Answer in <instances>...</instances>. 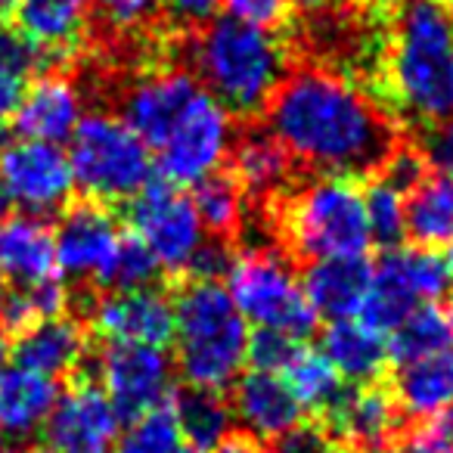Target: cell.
<instances>
[{
	"label": "cell",
	"instance_id": "cell-2",
	"mask_svg": "<svg viewBox=\"0 0 453 453\" xmlns=\"http://www.w3.org/2000/svg\"><path fill=\"white\" fill-rule=\"evenodd\" d=\"M364 90L419 131L453 119V16L444 0H385L376 65Z\"/></svg>",
	"mask_w": 453,
	"mask_h": 453
},
{
	"label": "cell",
	"instance_id": "cell-28",
	"mask_svg": "<svg viewBox=\"0 0 453 453\" xmlns=\"http://www.w3.org/2000/svg\"><path fill=\"white\" fill-rule=\"evenodd\" d=\"M391 397H395L401 416L410 419H428L453 407V351L438 357L416 360V364L397 366L391 379Z\"/></svg>",
	"mask_w": 453,
	"mask_h": 453
},
{
	"label": "cell",
	"instance_id": "cell-54",
	"mask_svg": "<svg viewBox=\"0 0 453 453\" xmlns=\"http://www.w3.org/2000/svg\"><path fill=\"white\" fill-rule=\"evenodd\" d=\"M447 265H450V273H453V246H450V252H447Z\"/></svg>",
	"mask_w": 453,
	"mask_h": 453
},
{
	"label": "cell",
	"instance_id": "cell-41",
	"mask_svg": "<svg viewBox=\"0 0 453 453\" xmlns=\"http://www.w3.org/2000/svg\"><path fill=\"white\" fill-rule=\"evenodd\" d=\"M401 453H453V407L416 422Z\"/></svg>",
	"mask_w": 453,
	"mask_h": 453
},
{
	"label": "cell",
	"instance_id": "cell-39",
	"mask_svg": "<svg viewBox=\"0 0 453 453\" xmlns=\"http://www.w3.org/2000/svg\"><path fill=\"white\" fill-rule=\"evenodd\" d=\"M226 16L265 32H286L292 26V0H224Z\"/></svg>",
	"mask_w": 453,
	"mask_h": 453
},
{
	"label": "cell",
	"instance_id": "cell-43",
	"mask_svg": "<svg viewBox=\"0 0 453 453\" xmlns=\"http://www.w3.org/2000/svg\"><path fill=\"white\" fill-rule=\"evenodd\" d=\"M335 441L320 422H298L296 428L277 438V450L273 453H335Z\"/></svg>",
	"mask_w": 453,
	"mask_h": 453
},
{
	"label": "cell",
	"instance_id": "cell-58",
	"mask_svg": "<svg viewBox=\"0 0 453 453\" xmlns=\"http://www.w3.org/2000/svg\"><path fill=\"white\" fill-rule=\"evenodd\" d=\"M450 317H453V298H450Z\"/></svg>",
	"mask_w": 453,
	"mask_h": 453
},
{
	"label": "cell",
	"instance_id": "cell-29",
	"mask_svg": "<svg viewBox=\"0 0 453 453\" xmlns=\"http://www.w3.org/2000/svg\"><path fill=\"white\" fill-rule=\"evenodd\" d=\"M407 236L419 249L453 246V180L428 171L407 196Z\"/></svg>",
	"mask_w": 453,
	"mask_h": 453
},
{
	"label": "cell",
	"instance_id": "cell-49",
	"mask_svg": "<svg viewBox=\"0 0 453 453\" xmlns=\"http://www.w3.org/2000/svg\"><path fill=\"white\" fill-rule=\"evenodd\" d=\"M16 0H0V32H7V22L13 19Z\"/></svg>",
	"mask_w": 453,
	"mask_h": 453
},
{
	"label": "cell",
	"instance_id": "cell-50",
	"mask_svg": "<svg viewBox=\"0 0 453 453\" xmlns=\"http://www.w3.org/2000/svg\"><path fill=\"white\" fill-rule=\"evenodd\" d=\"M354 453H401V450H395L388 444H379V447H364V450H354Z\"/></svg>",
	"mask_w": 453,
	"mask_h": 453
},
{
	"label": "cell",
	"instance_id": "cell-16",
	"mask_svg": "<svg viewBox=\"0 0 453 453\" xmlns=\"http://www.w3.org/2000/svg\"><path fill=\"white\" fill-rule=\"evenodd\" d=\"M121 230L112 211L103 202L84 199L63 211L53 242H57V267L72 280H100L112 258Z\"/></svg>",
	"mask_w": 453,
	"mask_h": 453
},
{
	"label": "cell",
	"instance_id": "cell-48",
	"mask_svg": "<svg viewBox=\"0 0 453 453\" xmlns=\"http://www.w3.org/2000/svg\"><path fill=\"white\" fill-rule=\"evenodd\" d=\"M10 357H13V342H10V333L0 326V376L10 370Z\"/></svg>",
	"mask_w": 453,
	"mask_h": 453
},
{
	"label": "cell",
	"instance_id": "cell-38",
	"mask_svg": "<svg viewBox=\"0 0 453 453\" xmlns=\"http://www.w3.org/2000/svg\"><path fill=\"white\" fill-rule=\"evenodd\" d=\"M162 271L158 261L152 258V252L137 240L134 234H121L119 246H115L112 258H109L106 271L100 273L96 286L109 292H127V289H143L156 280V273Z\"/></svg>",
	"mask_w": 453,
	"mask_h": 453
},
{
	"label": "cell",
	"instance_id": "cell-14",
	"mask_svg": "<svg viewBox=\"0 0 453 453\" xmlns=\"http://www.w3.org/2000/svg\"><path fill=\"white\" fill-rule=\"evenodd\" d=\"M41 432L53 453H112L121 434V416L100 385L78 382L59 395Z\"/></svg>",
	"mask_w": 453,
	"mask_h": 453
},
{
	"label": "cell",
	"instance_id": "cell-35",
	"mask_svg": "<svg viewBox=\"0 0 453 453\" xmlns=\"http://www.w3.org/2000/svg\"><path fill=\"white\" fill-rule=\"evenodd\" d=\"M364 211L372 242H379L382 249L401 246V240L407 236V205L401 189L385 183L382 177H370L364 183Z\"/></svg>",
	"mask_w": 453,
	"mask_h": 453
},
{
	"label": "cell",
	"instance_id": "cell-21",
	"mask_svg": "<svg viewBox=\"0 0 453 453\" xmlns=\"http://www.w3.org/2000/svg\"><path fill=\"white\" fill-rule=\"evenodd\" d=\"M372 265L366 258H326L314 261L304 271L302 289L317 317L335 320H354L364 311L370 296Z\"/></svg>",
	"mask_w": 453,
	"mask_h": 453
},
{
	"label": "cell",
	"instance_id": "cell-22",
	"mask_svg": "<svg viewBox=\"0 0 453 453\" xmlns=\"http://www.w3.org/2000/svg\"><path fill=\"white\" fill-rule=\"evenodd\" d=\"M234 419L246 428L252 438H283L289 428L302 422V403L289 391V385L273 372L252 370L236 379L234 391Z\"/></svg>",
	"mask_w": 453,
	"mask_h": 453
},
{
	"label": "cell",
	"instance_id": "cell-40",
	"mask_svg": "<svg viewBox=\"0 0 453 453\" xmlns=\"http://www.w3.org/2000/svg\"><path fill=\"white\" fill-rule=\"evenodd\" d=\"M298 348H302V342L292 339V335L273 333V329H255L252 339H249V360H252L255 370L280 376L298 354Z\"/></svg>",
	"mask_w": 453,
	"mask_h": 453
},
{
	"label": "cell",
	"instance_id": "cell-51",
	"mask_svg": "<svg viewBox=\"0 0 453 453\" xmlns=\"http://www.w3.org/2000/svg\"><path fill=\"white\" fill-rule=\"evenodd\" d=\"M7 208H10V202H7V196L0 193V220L7 218Z\"/></svg>",
	"mask_w": 453,
	"mask_h": 453
},
{
	"label": "cell",
	"instance_id": "cell-42",
	"mask_svg": "<svg viewBox=\"0 0 453 453\" xmlns=\"http://www.w3.org/2000/svg\"><path fill=\"white\" fill-rule=\"evenodd\" d=\"M419 146L422 158H426L428 171L453 180V119L432 125L419 134V140H413Z\"/></svg>",
	"mask_w": 453,
	"mask_h": 453
},
{
	"label": "cell",
	"instance_id": "cell-37",
	"mask_svg": "<svg viewBox=\"0 0 453 453\" xmlns=\"http://www.w3.org/2000/svg\"><path fill=\"white\" fill-rule=\"evenodd\" d=\"M183 434L171 407H156L131 419L119 434L112 453H180Z\"/></svg>",
	"mask_w": 453,
	"mask_h": 453
},
{
	"label": "cell",
	"instance_id": "cell-11",
	"mask_svg": "<svg viewBox=\"0 0 453 453\" xmlns=\"http://www.w3.org/2000/svg\"><path fill=\"white\" fill-rule=\"evenodd\" d=\"M75 189L69 152L41 140L0 143V193L26 214H50L69 202Z\"/></svg>",
	"mask_w": 453,
	"mask_h": 453
},
{
	"label": "cell",
	"instance_id": "cell-3",
	"mask_svg": "<svg viewBox=\"0 0 453 453\" xmlns=\"http://www.w3.org/2000/svg\"><path fill=\"white\" fill-rule=\"evenodd\" d=\"M174 50L183 53L196 81L226 112H236L242 119L265 112L273 90L296 63L289 38L236 22L230 16L208 19L177 35Z\"/></svg>",
	"mask_w": 453,
	"mask_h": 453
},
{
	"label": "cell",
	"instance_id": "cell-36",
	"mask_svg": "<svg viewBox=\"0 0 453 453\" xmlns=\"http://www.w3.org/2000/svg\"><path fill=\"white\" fill-rule=\"evenodd\" d=\"M65 304H69V292L59 277L16 289L4 298V308H0L4 329H26L38 320H47V317H63Z\"/></svg>",
	"mask_w": 453,
	"mask_h": 453
},
{
	"label": "cell",
	"instance_id": "cell-34",
	"mask_svg": "<svg viewBox=\"0 0 453 453\" xmlns=\"http://www.w3.org/2000/svg\"><path fill=\"white\" fill-rule=\"evenodd\" d=\"M41 65V57L22 35L0 32V125L13 121L28 90V78Z\"/></svg>",
	"mask_w": 453,
	"mask_h": 453
},
{
	"label": "cell",
	"instance_id": "cell-31",
	"mask_svg": "<svg viewBox=\"0 0 453 453\" xmlns=\"http://www.w3.org/2000/svg\"><path fill=\"white\" fill-rule=\"evenodd\" d=\"M177 416L180 434L193 444V450H218L230 432H234V407L220 397V391L208 388H193L177 395V401L171 403Z\"/></svg>",
	"mask_w": 453,
	"mask_h": 453
},
{
	"label": "cell",
	"instance_id": "cell-5",
	"mask_svg": "<svg viewBox=\"0 0 453 453\" xmlns=\"http://www.w3.org/2000/svg\"><path fill=\"white\" fill-rule=\"evenodd\" d=\"M280 199V234L296 258L311 265L326 258H364L372 246L364 187L354 177L317 174Z\"/></svg>",
	"mask_w": 453,
	"mask_h": 453
},
{
	"label": "cell",
	"instance_id": "cell-25",
	"mask_svg": "<svg viewBox=\"0 0 453 453\" xmlns=\"http://www.w3.org/2000/svg\"><path fill=\"white\" fill-rule=\"evenodd\" d=\"M171 38H174V32L165 22L162 0H90L88 41L121 47Z\"/></svg>",
	"mask_w": 453,
	"mask_h": 453
},
{
	"label": "cell",
	"instance_id": "cell-33",
	"mask_svg": "<svg viewBox=\"0 0 453 453\" xmlns=\"http://www.w3.org/2000/svg\"><path fill=\"white\" fill-rule=\"evenodd\" d=\"M242 189L236 187V180L230 174H211L202 183H196L193 208L199 214L205 234H211L214 240H230L242 230V218H246V208H242Z\"/></svg>",
	"mask_w": 453,
	"mask_h": 453
},
{
	"label": "cell",
	"instance_id": "cell-6",
	"mask_svg": "<svg viewBox=\"0 0 453 453\" xmlns=\"http://www.w3.org/2000/svg\"><path fill=\"white\" fill-rule=\"evenodd\" d=\"M69 165L88 199L112 205L152 183L150 146L112 112H90L72 134Z\"/></svg>",
	"mask_w": 453,
	"mask_h": 453
},
{
	"label": "cell",
	"instance_id": "cell-13",
	"mask_svg": "<svg viewBox=\"0 0 453 453\" xmlns=\"http://www.w3.org/2000/svg\"><path fill=\"white\" fill-rule=\"evenodd\" d=\"M96 372L106 397L121 419H137L156 407H165L171 395L174 364L162 348L152 345H109L96 357Z\"/></svg>",
	"mask_w": 453,
	"mask_h": 453
},
{
	"label": "cell",
	"instance_id": "cell-52",
	"mask_svg": "<svg viewBox=\"0 0 453 453\" xmlns=\"http://www.w3.org/2000/svg\"><path fill=\"white\" fill-rule=\"evenodd\" d=\"M4 298H7V286H4V280H0V308H4Z\"/></svg>",
	"mask_w": 453,
	"mask_h": 453
},
{
	"label": "cell",
	"instance_id": "cell-7",
	"mask_svg": "<svg viewBox=\"0 0 453 453\" xmlns=\"http://www.w3.org/2000/svg\"><path fill=\"white\" fill-rule=\"evenodd\" d=\"M226 292L255 329H273L298 342L314 333L317 314L283 255L267 249L240 255L226 273Z\"/></svg>",
	"mask_w": 453,
	"mask_h": 453
},
{
	"label": "cell",
	"instance_id": "cell-17",
	"mask_svg": "<svg viewBox=\"0 0 453 453\" xmlns=\"http://www.w3.org/2000/svg\"><path fill=\"white\" fill-rule=\"evenodd\" d=\"M90 0H16V35L38 50L41 65H63L88 44Z\"/></svg>",
	"mask_w": 453,
	"mask_h": 453
},
{
	"label": "cell",
	"instance_id": "cell-9",
	"mask_svg": "<svg viewBox=\"0 0 453 453\" xmlns=\"http://www.w3.org/2000/svg\"><path fill=\"white\" fill-rule=\"evenodd\" d=\"M127 220L134 236L150 249L158 267L171 273H187L196 252L208 240L193 199L165 180H152L134 196Z\"/></svg>",
	"mask_w": 453,
	"mask_h": 453
},
{
	"label": "cell",
	"instance_id": "cell-32",
	"mask_svg": "<svg viewBox=\"0 0 453 453\" xmlns=\"http://www.w3.org/2000/svg\"><path fill=\"white\" fill-rule=\"evenodd\" d=\"M283 379L289 385V391L296 395V401L302 403V410H314V413L326 416V410L339 401L342 376L335 372V366L326 360L323 351L314 348H298V354L289 360V366L283 370Z\"/></svg>",
	"mask_w": 453,
	"mask_h": 453
},
{
	"label": "cell",
	"instance_id": "cell-57",
	"mask_svg": "<svg viewBox=\"0 0 453 453\" xmlns=\"http://www.w3.org/2000/svg\"><path fill=\"white\" fill-rule=\"evenodd\" d=\"M180 453H202V450H193V447H189V450H180Z\"/></svg>",
	"mask_w": 453,
	"mask_h": 453
},
{
	"label": "cell",
	"instance_id": "cell-18",
	"mask_svg": "<svg viewBox=\"0 0 453 453\" xmlns=\"http://www.w3.org/2000/svg\"><path fill=\"white\" fill-rule=\"evenodd\" d=\"M84 119V94L65 72L53 69L26 90V100L13 115V131L22 140L63 143L72 140Z\"/></svg>",
	"mask_w": 453,
	"mask_h": 453
},
{
	"label": "cell",
	"instance_id": "cell-19",
	"mask_svg": "<svg viewBox=\"0 0 453 453\" xmlns=\"http://www.w3.org/2000/svg\"><path fill=\"white\" fill-rule=\"evenodd\" d=\"M323 426L335 444L364 450V447L388 444L395 438L401 426V410L385 385H357L351 391H342L339 401L323 416Z\"/></svg>",
	"mask_w": 453,
	"mask_h": 453
},
{
	"label": "cell",
	"instance_id": "cell-24",
	"mask_svg": "<svg viewBox=\"0 0 453 453\" xmlns=\"http://www.w3.org/2000/svg\"><path fill=\"white\" fill-rule=\"evenodd\" d=\"M16 366H26L41 376H65L75 372L88 357V333L72 317H47L19 329L13 342Z\"/></svg>",
	"mask_w": 453,
	"mask_h": 453
},
{
	"label": "cell",
	"instance_id": "cell-4",
	"mask_svg": "<svg viewBox=\"0 0 453 453\" xmlns=\"http://www.w3.org/2000/svg\"><path fill=\"white\" fill-rule=\"evenodd\" d=\"M249 323L226 286L189 280L174 298V360L193 388L224 391L249 360Z\"/></svg>",
	"mask_w": 453,
	"mask_h": 453
},
{
	"label": "cell",
	"instance_id": "cell-15",
	"mask_svg": "<svg viewBox=\"0 0 453 453\" xmlns=\"http://www.w3.org/2000/svg\"><path fill=\"white\" fill-rule=\"evenodd\" d=\"M90 320L109 345L162 348L174 339V298L156 286L109 292L96 298Z\"/></svg>",
	"mask_w": 453,
	"mask_h": 453
},
{
	"label": "cell",
	"instance_id": "cell-30",
	"mask_svg": "<svg viewBox=\"0 0 453 453\" xmlns=\"http://www.w3.org/2000/svg\"><path fill=\"white\" fill-rule=\"evenodd\" d=\"M453 351V317L438 304H422L388 333V360L397 366Z\"/></svg>",
	"mask_w": 453,
	"mask_h": 453
},
{
	"label": "cell",
	"instance_id": "cell-44",
	"mask_svg": "<svg viewBox=\"0 0 453 453\" xmlns=\"http://www.w3.org/2000/svg\"><path fill=\"white\" fill-rule=\"evenodd\" d=\"M234 249H230V242L226 240H205L202 242V249L196 252L193 265H189V277L193 280H214L218 283V277H226L230 273V267H234Z\"/></svg>",
	"mask_w": 453,
	"mask_h": 453
},
{
	"label": "cell",
	"instance_id": "cell-10",
	"mask_svg": "<svg viewBox=\"0 0 453 453\" xmlns=\"http://www.w3.org/2000/svg\"><path fill=\"white\" fill-rule=\"evenodd\" d=\"M234 119L214 100L208 90H202L199 100L189 106V112L177 121L162 146L156 150V165L165 183H202L205 177L218 174V168L230 156L234 146Z\"/></svg>",
	"mask_w": 453,
	"mask_h": 453
},
{
	"label": "cell",
	"instance_id": "cell-46",
	"mask_svg": "<svg viewBox=\"0 0 453 453\" xmlns=\"http://www.w3.org/2000/svg\"><path fill=\"white\" fill-rule=\"evenodd\" d=\"M351 4H360V0H292V13H302L304 19H314V16L335 13V10H345Z\"/></svg>",
	"mask_w": 453,
	"mask_h": 453
},
{
	"label": "cell",
	"instance_id": "cell-53",
	"mask_svg": "<svg viewBox=\"0 0 453 453\" xmlns=\"http://www.w3.org/2000/svg\"><path fill=\"white\" fill-rule=\"evenodd\" d=\"M0 453H7V434L0 432Z\"/></svg>",
	"mask_w": 453,
	"mask_h": 453
},
{
	"label": "cell",
	"instance_id": "cell-20",
	"mask_svg": "<svg viewBox=\"0 0 453 453\" xmlns=\"http://www.w3.org/2000/svg\"><path fill=\"white\" fill-rule=\"evenodd\" d=\"M230 177L255 199H280L289 193L296 158L267 127H246L230 146Z\"/></svg>",
	"mask_w": 453,
	"mask_h": 453
},
{
	"label": "cell",
	"instance_id": "cell-27",
	"mask_svg": "<svg viewBox=\"0 0 453 453\" xmlns=\"http://www.w3.org/2000/svg\"><path fill=\"white\" fill-rule=\"evenodd\" d=\"M320 345L335 372L354 385H372L388 366V335L376 333L364 320L329 323Z\"/></svg>",
	"mask_w": 453,
	"mask_h": 453
},
{
	"label": "cell",
	"instance_id": "cell-23",
	"mask_svg": "<svg viewBox=\"0 0 453 453\" xmlns=\"http://www.w3.org/2000/svg\"><path fill=\"white\" fill-rule=\"evenodd\" d=\"M57 242L53 230L35 214H16L0 220V280L16 289L57 277Z\"/></svg>",
	"mask_w": 453,
	"mask_h": 453
},
{
	"label": "cell",
	"instance_id": "cell-26",
	"mask_svg": "<svg viewBox=\"0 0 453 453\" xmlns=\"http://www.w3.org/2000/svg\"><path fill=\"white\" fill-rule=\"evenodd\" d=\"M59 401L57 379L26 366H10L0 376V432L7 438H28L41 432Z\"/></svg>",
	"mask_w": 453,
	"mask_h": 453
},
{
	"label": "cell",
	"instance_id": "cell-55",
	"mask_svg": "<svg viewBox=\"0 0 453 453\" xmlns=\"http://www.w3.org/2000/svg\"><path fill=\"white\" fill-rule=\"evenodd\" d=\"M28 453H53V450H47V447H41V450H28Z\"/></svg>",
	"mask_w": 453,
	"mask_h": 453
},
{
	"label": "cell",
	"instance_id": "cell-56",
	"mask_svg": "<svg viewBox=\"0 0 453 453\" xmlns=\"http://www.w3.org/2000/svg\"><path fill=\"white\" fill-rule=\"evenodd\" d=\"M444 4H447V10H450V16H453V0H444Z\"/></svg>",
	"mask_w": 453,
	"mask_h": 453
},
{
	"label": "cell",
	"instance_id": "cell-8",
	"mask_svg": "<svg viewBox=\"0 0 453 453\" xmlns=\"http://www.w3.org/2000/svg\"><path fill=\"white\" fill-rule=\"evenodd\" d=\"M450 265L432 249H385L372 265L370 296L360 320L388 335L407 314L422 304H438L450 292Z\"/></svg>",
	"mask_w": 453,
	"mask_h": 453
},
{
	"label": "cell",
	"instance_id": "cell-12",
	"mask_svg": "<svg viewBox=\"0 0 453 453\" xmlns=\"http://www.w3.org/2000/svg\"><path fill=\"white\" fill-rule=\"evenodd\" d=\"M202 90L205 88L183 65H150L143 75H137L121 90L119 119H125V125L150 150H158L177 127V121L199 100Z\"/></svg>",
	"mask_w": 453,
	"mask_h": 453
},
{
	"label": "cell",
	"instance_id": "cell-47",
	"mask_svg": "<svg viewBox=\"0 0 453 453\" xmlns=\"http://www.w3.org/2000/svg\"><path fill=\"white\" fill-rule=\"evenodd\" d=\"M214 453H271V450H261V447L255 444V441H249V438H234V434H230V438H226L224 444H220Z\"/></svg>",
	"mask_w": 453,
	"mask_h": 453
},
{
	"label": "cell",
	"instance_id": "cell-45",
	"mask_svg": "<svg viewBox=\"0 0 453 453\" xmlns=\"http://www.w3.org/2000/svg\"><path fill=\"white\" fill-rule=\"evenodd\" d=\"M220 0H162L165 7V22L174 35H183L189 28L202 26L214 16Z\"/></svg>",
	"mask_w": 453,
	"mask_h": 453
},
{
	"label": "cell",
	"instance_id": "cell-1",
	"mask_svg": "<svg viewBox=\"0 0 453 453\" xmlns=\"http://www.w3.org/2000/svg\"><path fill=\"white\" fill-rule=\"evenodd\" d=\"M267 131L317 174L372 177L407 140L403 125L351 75L333 65L292 63L265 109Z\"/></svg>",
	"mask_w": 453,
	"mask_h": 453
}]
</instances>
